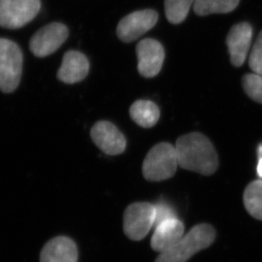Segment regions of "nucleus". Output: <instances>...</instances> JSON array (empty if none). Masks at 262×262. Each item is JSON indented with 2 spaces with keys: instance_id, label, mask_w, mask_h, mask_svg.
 I'll return each mask as SVG.
<instances>
[{
  "instance_id": "f257e3e1",
  "label": "nucleus",
  "mask_w": 262,
  "mask_h": 262,
  "mask_svg": "<svg viewBox=\"0 0 262 262\" xmlns=\"http://www.w3.org/2000/svg\"><path fill=\"white\" fill-rule=\"evenodd\" d=\"M178 164L182 169L210 176L216 171L219 160L211 141L199 132L178 138L176 144Z\"/></svg>"
},
{
  "instance_id": "f03ea898",
  "label": "nucleus",
  "mask_w": 262,
  "mask_h": 262,
  "mask_svg": "<svg viewBox=\"0 0 262 262\" xmlns=\"http://www.w3.org/2000/svg\"><path fill=\"white\" fill-rule=\"evenodd\" d=\"M215 235L211 225H196L169 250L160 253L155 262H187L196 253L209 248L214 242Z\"/></svg>"
},
{
  "instance_id": "7ed1b4c3",
  "label": "nucleus",
  "mask_w": 262,
  "mask_h": 262,
  "mask_svg": "<svg viewBox=\"0 0 262 262\" xmlns=\"http://www.w3.org/2000/svg\"><path fill=\"white\" fill-rule=\"evenodd\" d=\"M178 165L176 146L162 142L148 151L144 159L142 174L150 182H162L173 177Z\"/></svg>"
},
{
  "instance_id": "20e7f679",
  "label": "nucleus",
  "mask_w": 262,
  "mask_h": 262,
  "mask_svg": "<svg viewBox=\"0 0 262 262\" xmlns=\"http://www.w3.org/2000/svg\"><path fill=\"white\" fill-rule=\"evenodd\" d=\"M23 55L13 41L0 38V91L11 93L20 82Z\"/></svg>"
},
{
  "instance_id": "39448f33",
  "label": "nucleus",
  "mask_w": 262,
  "mask_h": 262,
  "mask_svg": "<svg viewBox=\"0 0 262 262\" xmlns=\"http://www.w3.org/2000/svg\"><path fill=\"white\" fill-rule=\"evenodd\" d=\"M156 208L146 202L134 203L124 214V232L129 239L141 241L155 226Z\"/></svg>"
},
{
  "instance_id": "423d86ee",
  "label": "nucleus",
  "mask_w": 262,
  "mask_h": 262,
  "mask_svg": "<svg viewBox=\"0 0 262 262\" xmlns=\"http://www.w3.org/2000/svg\"><path fill=\"white\" fill-rule=\"evenodd\" d=\"M40 8V0H0V27L23 28L34 19Z\"/></svg>"
},
{
  "instance_id": "0eeeda50",
  "label": "nucleus",
  "mask_w": 262,
  "mask_h": 262,
  "mask_svg": "<svg viewBox=\"0 0 262 262\" xmlns=\"http://www.w3.org/2000/svg\"><path fill=\"white\" fill-rule=\"evenodd\" d=\"M68 28L62 23H53L40 28L31 38L29 47L37 57H46L56 52L68 38Z\"/></svg>"
},
{
  "instance_id": "6e6552de",
  "label": "nucleus",
  "mask_w": 262,
  "mask_h": 262,
  "mask_svg": "<svg viewBox=\"0 0 262 262\" xmlns=\"http://www.w3.org/2000/svg\"><path fill=\"white\" fill-rule=\"evenodd\" d=\"M158 13L154 10H137L124 16L117 27V35L124 43H130L156 25Z\"/></svg>"
},
{
  "instance_id": "1a4fd4ad",
  "label": "nucleus",
  "mask_w": 262,
  "mask_h": 262,
  "mask_svg": "<svg viewBox=\"0 0 262 262\" xmlns=\"http://www.w3.org/2000/svg\"><path fill=\"white\" fill-rule=\"evenodd\" d=\"M138 72L145 78H154L159 74L164 64V49L159 41L145 38L136 46Z\"/></svg>"
},
{
  "instance_id": "9d476101",
  "label": "nucleus",
  "mask_w": 262,
  "mask_h": 262,
  "mask_svg": "<svg viewBox=\"0 0 262 262\" xmlns=\"http://www.w3.org/2000/svg\"><path fill=\"white\" fill-rule=\"evenodd\" d=\"M91 136L96 146L107 155L121 154L126 148V139L111 122H97Z\"/></svg>"
},
{
  "instance_id": "9b49d317",
  "label": "nucleus",
  "mask_w": 262,
  "mask_h": 262,
  "mask_svg": "<svg viewBox=\"0 0 262 262\" xmlns=\"http://www.w3.org/2000/svg\"><path fill=\"white\" fill-rule=\"evenodd\" d=\"M253 28L249 23H237L233 26L227 37V46L232 65H244L252 42Z\"/></svg>"
},
{
  "instance_id": "f8f14e48",
  "label": "nucleus",
  "mask_w": 262,
  "mask_h": 262,
  "mask_svg": "<svg viewBox=\"0 0 262 262\" xmlns=\"http://www.w3.org/2000/svg\"><path fill=\"white\" fill-rule=\"evenodd\" d=\"M185 234L183 222L177 218H171L162 222L155 227L151 237V247L154 251L164 252L178 242Z\"/></svg>"
},
{
  "instance_id": "ddd939ff",
  "label": "nucleus",
  "mask_w": 262,
  "mask_h": 262,
  "mask_svg": "<svg viewBox=\"0 0 262 262\" xmlns=\"http://www.w3.org/2000/svg\"><path fill=\"white\" fill-rule=\"evenodd\" d=\"M90 62L79 51H68L63 56L57 77L66 83H75L83 80L88 75Z\"/></svg>"
},
{
  "instance_id": "4468645a",
  "label": "nucleus",
  "mask_w": 262,
  "mask_h": 262,
  "mask_svg": "<svg viewBox=\"0 0 262 262\" xmlns=\"http://www.w3.org/2000/svg\"><path fill=\"white\" fill-rule=\"evenodd\" d=\"M78 258L75 242L65 236L50 240L40 254V262H78Z\"/></svg>"
},
{
  "instance_id": "2eb2a0df",
  "label": "nucleus",
  "mask_w": 262,
  "mask_h": 262,
  "mask_svg": "<svg viewBox=\"0 0 262 262\" xmlns=\"http://www.w3.org/2000/svg\"><path fill=\"white\" fill-rule=\"evenodd\" d=\"M129 114L134 122L143 128H151L158 123L160 116L156 104L150 101L139 100L129 108Z\"/></svg>"
},
{
  "instance_id": "dca6fc26",
  "label": "nucleus",
  "mask_w": 262,
  "mask_h": 262,
  "mask_svg": "<svg viewBox=\"0 0 262 262\" xmlns=\"http://www.w3.org/2000/svg\"><path fill=\"white\" fill-rule=\"evenodd\" d=\"M240 0H195L193 9L196 15L227 14L237 7Z\"/></svg>"
},
{
  "instance_id": "f3484780",
  "label": "nucleus",
  "mask_w": 262,
  "mask_h": 262,
  "mask_svg": "<svg viewBox=\"0 0 262 262\" xmlns=\"http://www.w3.org/2000/svg\"><path fill=\"white\" fill-rule=\"evenodd\" d=\"M244 204L250 215L262 221V180L248 185L244 192Z\"/></svg>"
},
{
  "instance_id": "a211bd4d",
  "label": "nucleus",
  "mask_w": 262,
  "mask_h": 262,
  "mask_svg": "<svg viewBox=\"0 0 262 262\" xmlns=\"http://www.w3.org/2000/svg\"><path fill=\"white\" fill-rule=\"evenodd\" d=\"M194 2L195 0H164L167 19L172 24L183 23Z\"/></svg>"
},
{
  "instance_id": "6ab92c4d",
  "label": "nucleus",
  "mask_w": 262,
  "mask_h": 262,
  "mask_svg": "<svg viewBox=\"0 0 262 262\" xmlns=\"http://www.w3.org/2000/svg\"><path fill=\"white\" fill-rule=\"evenodd\" d=\"M243 88L250 98L262 104V75L248 73L243 77Z\"/></svg>"
},
{
  "instance_id": "aec40b11",
  "label": "nucleus",
  "mask_w": 262,
  "mask_h": 262,
  "mask_svg": "<svg viewBox=\"0 0 262 262\" xmlns=\"http://www.w3.org/2000/svg\"><path fill=\"white\" fill-rule=\"evenodd\" d=\"M249 65L254 73L262 75V31L253 46L249 58Z\"/></svg>"
},
{
  "instance_id": "412c9836",
  "label": "nucleus",
  "mask_w": 262,
  "mask_h": 262,
  "mask_svg": "<svg viewBox=\"0 0 262 262\" xmlns=\"http://www.w3.org/2000/svg\"><path fill=\"white\" fill-rule=\"evenodd\" d=\"M155 208H156V220H155L154 227H156L157 225L166 220L177 218L174 209L164 202H159L155 205Z\"/></svg>"
},
{
  "instance_id": "4be33fe9",
  "label": "nucleus",
  "mask_w": 262,
  "mask_h": 262,
  "mask_svg": "<svg viewBox=\"0 0 262 262\" xmlns=\"http://www.w3.org/2000/svg\"><path fill=\"white\" fill-rule=\"evenodd\" d=\"M257 174L260 178H262V156L260 157L259 163H258Z\"/></svg>"
},
{
  "instance_id": "5701e85b",
  "label": "nucleus",
  "mask_w": 262,
  "mask_h": 262,
  "mask_svg": "<svg viewBox=\"0 0 262 262\" xmlns=\"http://www.w3.org/2000/svg\"><path fill=\"white\" fill-rule=\"evenodd\" d=\"M258 151H259V154H260V157L262 156V145L261 146H260V147H259V150H258Z\"/></svg>"
}]
</instances>
